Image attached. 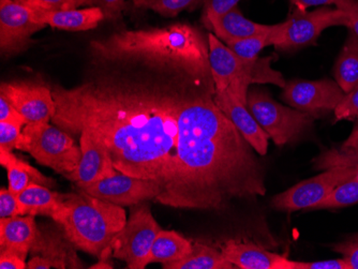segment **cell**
Here are the masks:
<instances>
[{"instance_id":"42","label":"cell","mask_w":358,"mask_h":269,"mask_svg":"<svg viewBox=\"0 0 358 269\" xmlns=\"http://www.w3.org/2000/svg\"><path fill=\"white\" fill-rule=\"evenodd\" d=\"M289 1L292 5L295 6V8L303 10V11H306L308 8L315 7V6H327L331 5V3L335 5L337 3V0H289Z\"/></svg>"},{"instance_id":"13","label":"cell","mask_w":358,"mask_h":269,"mask_svg":"<svg viewBox=\"0 0 358 269\" xmlns=\"http://www.w3.org/2000/svg\"><path fill=\"white\" fill-rule=\"evenodd\" d=\"M78 190L120 206H134L148 200L157 202L162 194V188L158 182L120 172Z\"/></svg>"},{"instance_id":"16","label":"cell","mask_w":358,"mask_h":269,"mask_svg":"<svg viewBox=\"0 0 358 269\" xmlns=\"http://www.w3.org/2000/svg\"><path fill=\"white\" fill-rule=\"evenodd\" d=\"M223 256L241 269H292V260L249 240H230L220 246Z\"/></svg>"},{"instance_id":"3","label":"cell","mask_w":358,"mask_h":269,"mask_svg":"<svg viewBox=\"0 0 358 269\" xmlns=\"http://www.w3.org/2000/svg\"><path fill=\"white\" fill-rule=\"evenodd\" d=\"M96 59L106 64L150 68L208 69V40L187 24L124 30L90 43Z\"/></svg>"},{"instance_id":"35","label":"cell","mask_w":358,"mask_h":269,"mask_svg":"<svg viewBox=\"0 0 358 269\" xmlns=\"http://www.w3.org/2000/svg\"><path fill=\"white\" fill-rule=\"evenodd\" d=\"M331 248L343 256L351 269H358V234L352 235L343 242H337Z\"/></svg>"},{"instance_id":"18","label":"cell","mask_w":358,"mask_h":269,"mask_svg":"<svg viewBox=\"0 0 358 269\" xmlns=\"http://www.w3.org/2000/svg\"><path fill=\"white\" fill-rule=\"evenodd\" d=\"M39 230L35 216H15L0 220V249L11 251L25 260L37 240Z\"/></svg>"},{"instance_id":"43","label":"cell","mask_w":358,"mask_h":269,"mask_svg":"<svg viewBox=\"0 0 358 269\" xmlns=\"http://www.w3.org/2000/svg\"><path fill=\"white\" fill-rule=\"evenodd\" d=\"M339 150H343V152H348V150L358 152V124L354 126L353 131H352L349 138L345 140V143L343 144V146Z\"/></svg>"},{"instance_id":"5","label":"cell","mask_w":358,"mask_h":269,"mask_svg":"<svg viewBox=\"0 0 358 269\" xmlns=\"http://www.w3.org/2000/svg\"><path fill=\"white\" fill-rule=\"evenodd\" d=\"M16 150L29 152L40 164L64 176L74 172L82 158L80 147L68 132L48 122L26 124Z\"/></svg>"},{"instance_id":"37","label":"cell","mask_w":358,"mask_h":269,"mask_svg":"<svg viewBox=\"0 0 358 269\" xmlns=\"http://www.w3.org/2000/svg\"><path fill=\"white\" fill-rule=\"evenodd\" d=\"M292 269H351L345 259L317 261V262H297L292 261Z\"/></svg>"},{"instance_id":"11","label":"cell","mask_w":358,"mask_h":269,"mask_svg":"<svg viewBox=\"0 0 358 269\" xmlns=\"http://www.w3.org/2000/svg\"><path fill=\"white\" fill-rule=\"evenodd\" d=\"M46 27L36 21L34 10L16 0H0V49L5 56L23 53L31 36Z\"/></svg>"},{"instance_id":"46","label":"cell","mask_w":358,"mask_h":269,"mask_svg":"<svg viewBox=\"0 0 358 269\" xmlns=\"http://www.w3.org/2000/svg\"><path fill=\"white\" fill-rule=\"evenodd\" d=\"M16 1H19V3H20V0H16Z\"/></svg>"},{"instance_id":"23","label":"cell","mask_w":358,"mask_h":269,"mask_svg":"<svg viewBox=\"0 0 358 269\" xmlns=\"http://www.w3.org/2000/svg\"><path fill=\"white\" fill-rule=\"evenodd\" d=\"M192 242L174 231L161 230L145 261V267L152 263H161L162 266L178 262L190 256L193 251Z\"/></svg>"},{"instance_id":"17","label":"cell","mask_w":358,"mask_h":269,"mask_svg":"<svg viewBox=\"0 0 358 269\" xmlns=\"http://www.w3.org/2000/svg\"><path fill=\"white\" fill-rule=\"evenodd\" d=\"M214 100L223 113L235 124L241 136L246 138L251 147L257 154L265 156L268 148V134L259 126L247 106L235 99L227 90L215 92Z\"/></svg>"},{"instance_id":"6","label":"cell","mask_w":358,"mask_h":269,"mask_svg":"<svg viewBox=\"0 0 358 269\" xmlns=\"http://www.w3.org/2000/svg\"><path fill=\"white\" fill-rule=\"evenodd\" d=\"M247 108L275 145L283 146L307 131L315 116L282 106L262 89L248 92Z\"/></svg>"},{"instance_id":"4","label":"cell","mask_w":358,"mask_h":269,"mask_svg":"<svg viewBox=\"0 0 358 269\" xmlns=\"http://www.w3.org/2000/svg\"><path fill=\"white\" fill-rule=\"evenodd\" d=\"M56 222L74 247L99 258L124 228L127 217L120 205L78 190V194H67L64 212Z\"/></svg>"},{"instance_id":"30","label":"cell","mask_w":358,"mask_h":269,"mask_svg":"<svg viewBox=\"0 0 358 269\" xmlns=\"http://www.w3.org/2000/svg\"><path fill=\"white\" fill-rule=\"evenodd\" d=\"M355 162H358V152L331 150L322 154L315 161V166L320 170H327L334 166H352Z\"/></svg>"},{"instance_id":"34","label":"cell","mask_w":358,"mask_h":269,"mask_svg":"<svg viewBox=\"0 0 358 269\" xmlns=\"http://www.w3.org/2000/svg\"><path fill=\"white\" fill-rule=\"evenodd\" d=\"M239 1L241 0H206L203 14V22L206 27L213 20L230 11L235 6H238Z\"/></svg>"},{"instance_id":"32","label":"cell","mask_w":358,"mask_h":269,"mask_svg":"<svg viewBox=\"0 0 358 269\" xmlns=\"http://www.w3.org/2000/svg\"><path fill=\"white\" fill-rule=\"evenodd\" d=\"M25 124L21 122H0V150L12 152L17 147Z\"/></svg>"},{"instance_id":"25","label":"cell","mask_w":358,"mask_h":269,"mask_svg":"<svg viewBox=\"0 0 358 269\" xmlns=\"http://www.w3.org/2000/svg\"><path fill=\"white\" fill-rule=\"evenodd\" d=\"M334 76L345 94L358 84V37L353 30L350 29L343 50L336 60Z\"/></svg>"},{"instance_id":"2","label":"cell","mask_w":358,"mask_h":269,"mask_svg":"<svg viewBox=\"0 0 358 269\" xmlns=\"http://www.w3.org/2000/svg\"><path fill=\"white\" fill-rule=\"evenodd\" d=\"M215 83L195 90L179 115L178 159L166 206L220 210L266 194L250 144L214 100Z\"/></svg>"},{"instance_id":"24","label":"cell","mask_w":358,"mask_h":269,"mask_svg":"<svg viewBox=\"0 0 358 269\" xmlns=\"http://www.w3.org/2000/svg\"><path fill=\"white\" fill-rule=\"evenodd\" d=\"M46 232L42 234L39 231L37 240L32 246L31 252L40 253L51 263L54 268H83V265L76 258L73 249L69 248L59 236H52Z\"/></svg>"},{"instance_id":"26","label":"cell","mask_w":358,"mask_h":269,"mask_svg":"<svg viewBox=\"0 0 358 269\" xmlns=\"http://www.w3.org/2000/svg\"><path fill=\"white\" fill-rule=\"evenodd\" d=\"M192 253L184 260L178 262L164 265V269H233L232 263L229 262L223 256L221 250L193 242Z\"/></svg>"},{"instance_id":"8","label":"cell","mask_w":358,"mask_h":269,"mask_svg":"<svg viewBox=\"0 0 358 269\" xmlns=\"http://www.w3.org/2000/svg\"><path fill=\"white\" fill-rule=\"evenodd\" d=\"M358 175L357 166H334L320 175L303 180L271 200V208L281 212H299L311 208L327 198L336 187Z\"/></svg>"},{"instance_id":"36","label":"cell","mask_w":358,"mask_h":269,"mask_svg":"<svg viewBox=\"0 0 358 269\" xmlns=\"http://www.w3.org/2000/svg\"><path fill=\"white\" fill-rule=\"evenodd\" d=\"M15 216H22L17 196L9 188H3L0 190V217L10 218Z\"/></svg>"},{"instance_id":"7","label":"cell","mask_w":358,"mask_h":269,"mask_svg":"<svg viewBox=\"0 0 358 269\" xmlns=\"http://www.w3.org/2000/svg\"><path fill=\"white\" fill-rule=\"evenodd\" d=\"M162 230L146 204L134 205L130 217L113 240V256L130 269H144L157 235Z\"/></svg>"},{"instance_id":"31","label":"cell","mask_w":358,"mask_h":269,"mask_svg":"<svg viewBox=\"0 0 358 269\" xmlns=\"http://www.w3.org/2000/svg\"><path fill=\"white\" fill-rule=\"evenodd\" d=\"M20 3L31 9L57 11V10L78 9L84 6L90 7L92 0H20Z\"/></svg>"},{"instance_id":"27","label":"cell","mask_w":358,"mask_h":269,"mask_svg":"<svg viewBox=\"0 0 358 269\" xmlns=\"http://www.w3.org/2000/svg\"><path fill=\"white\" fill-rule=\"evenodd\" d=\"M279 26H280V24L273 25L271 29L267 33L247 38V39L237 40V41L227 43V46L243 62V65L246 66L252 72L255 62L259 59V52L265 49L266 46L273 45V43H275Z\"/></svg>"},{"instance_id":"21","label":"cell","mask_w":358,"mask_h":269,"mask_svg":"<svg viewBox=\"0 0 358 269\" xmlns=\"http://www.w3.org/2000/svg\"><path fill=\"white\" fill-rule=\"evenodd\" d=\"M273 26L262 25L243 17L238 6L208 24L207 28L214 30L215 36L225 43L247 39L255 36L262 35L271 29Z\"/></svg>"},{"instance_id":"44","label":"cell","mask_w":358,"mask_h":269,"mask_svg":"<svg viewBox=\"0 0 358 269\" xmlns=\"http://www.w3.org/2000/svg\"><path fill=\"white\" fill-rule=\"evenodd\" d=\"M113 252L112 246L106 248L103 252L101 253V256H99L100 260L99 262L96 263V264L92 265L90 268L92 269H98V268H113V264L110 262V253Z\"/></svg>"},{"instance_id":"20","label":"cell","mask_w":358,"mask_h":269,"mask_svg":"<svg viewBox=\"0 0 358 269\" xmlns=\"http://www.w3.org/2000/svg\"><path fill=\"white\" fill-rule=\"evenodd\" d=\"M21 206L22 216H46L57 221L64 210L67 194L52 191L41 184H31L16 194Z\"/></svg>"},{"instance_id":"10","label":"cell","mask_w":358,"mask_h":269,"mask_svg":"<svg viewBox=\"0 0 358 269\" xmlns=\"http://www.w3.org/2000/svg\"><path fill=\"white\" fill-rule=\"evenodd\" d=\"M209 65L217 92H230L235 99L247 106L248 88L252 84V72L243 65L234 52L213 34H209Z\"/></svg>"},{"instance_id":"40","label":"cell","mask_w":358,"mask_h":269,"mask_svg":"<svg viewBox=\"0 0 358 269\" xmlns=\"http://www.w3.org/2000/svg\"><path fill=\"white\" fill-rule=\"evenodd\" d=\"M0 122H21L25 126L27 124L25 118L1 94H0Z\"/></svg>"},{"instance_id":"38","label":"cell","mask_w":358,"mask_h":269,"mask_svg":"<svg viewBox=\"0 0 358 269\" xmlns=\"http://www.w3.org/2000/svg\"><path fill=\"white\" fill-rule=\"evenodd\" d=\"M126 0H92L90 7H98L103 11L106 20L120 19Z\"/></svg>"},{"instance_id":"45","label":"cell","mask_w":358,"mask_h":269,"mask_svg":"<svg viewBox=\"0 0 358 269\" xmlns=\"http://www.w3.org/2000/svg\"><path fill=\"white\" fill-rule=\"evenodd\" d=\"M27 268L29 269H50L53 268L51 263L48 262L43 256H34L29 262L27 263Z\"/></svg>"},{"instance_id":"15","label":"cell","mask_w":358,"mask_h":269,"mask_svg":"<svg viewBox=\"0 0 358 269\" xmlns=\"http://www.w3.org/2000/svg\"><path fill=\"white\" fill-rule=\"evenodd\" d=\"M78 136L82 158L76 170L64 177L74 182L76 188H82L115 175L118 170L113 166L108 150L99 140L86 130Z\"/></svg>"},{"instance_id":"33","label":"cell","mask_w":358,"mask_h":269,"mask_svg":"<svg viewBox=\"0 0 358 269\" xmlns=\"http://www.w3.org/2000/svg\"><path fill=\"white\" fill-rule=\"evenodd\" d=\"M334 113L337 122L358 118V84L345 94V97L334 110Z\"/></svg>"},{"instance_id":"39","label":"cell","mask_w":358,"mask_h":269,"mask_svg":"<svg viewBox=\"0 0 358 269\" xmlns=\"http://www.w3.org/2000/svg\"><path fill=\"white\" fill-rule=\"evenodd\" d=\"M336 8L345 12L350 22L349 29L358 37V0H337Z\"/></svg>"},{"instance_id":"41","label":"cell","mask_w":358,"mask_h":269,"mask_svg":"<svg viewBox=\"0 0 358 269\" xmlns=\"http://www.w3.org/2000/svg\"><path fill=\"white\" fill-rule=\"evenodd\" d=\"M0 268L25 269L27 268V264L24 259L15 253L8 250H0Z\"/></svg>"},{"instance_id":"19","label":"cell","mask_w":358,"mask_h":269,"mask_svg":"<svg viewBox=\"0 0 358 269\" xmlns=\"http://www.w3.org/2000/svg\"><path fill=\"white\" fill-rule=\"evenodd\" d=\"M34 10L35 20L44 25H50L58 29L69 31H83L94 29L100 22L106 19L103 11L98 7H87L84 9Z\"/></svg>"},{"instance_id":"1","label":"cell","mask_w":358,"mask_h":269,"mask_svg":"<svg viewBox=\"0 0 358 269\" xmlns=\"http://www.w3.org/2000/svg\"><path fill=\"white\" fill-rule=\"evenodd\" d=\"M144 67V73L98 76L72 88L52 87V122L68 133H92L118 172L154 180L166 205L178 159L179 115L210 69Z\"/></svg>"},{"instance_id":"22","label":"cell","mask_w":358,"mask_h":269,"mask_svg":"<svg viewBox=\"0 0 358 269\" xmlns=\"http://www.w3.org/2000/svg\"><path fill=\"white\" fill-rule=\"evenodd\" d=\"M0 164L7 170L9 189L13 194H17L31 184L53 188L55 180L46 177L37 168L20 159L11 152L0 150Z\"/></svg>"},{"instance_id":"9","label":"cell","mask_w":358,"mask_h":269,"mask_svg":"<svg viewBox=\"0 0 358 269\" xmlns=\"http://www.w3.org/2000/svg\"><path fill=\"white\" fill-rule=\"evenodd\" d=\"M285 23L282 38L275 46L279 51H296L306 46L315 45L324 30L333 26L350 27L345 12L338 8L327 7L310 12L295 8Z\"/></svg>"},{"instance_id":"12","label":"cell","mask_w":358,"mask_h":269,"mask_svg":"<svg viewBox=\"0 0 358 269\" xmlns=\"http://www.w3.org/2000/svg\"><path fill=\"white\" fill-rule=\"evenodd\" d=\"M345 94L336 81H306L299 78L285 84L281 98L291 108L317 118L331 110L334 112Z\"/></svg>"},{"instance_id":"14","label":"cell","mask_w":358,"mask_h":269,"mask_svg":"<svg viewBox=\"0 0 358 269\" xmlns=\"http://www.w3.org/2000/svg\"><path fill=\"white\" fill-rule=\"evenodd\" d=\"M0 94L3 96L28 124L48 122L56 113V102L52 87L30 81L1 83Z\"/></svg>"},{"instance_id":"28","label":"cell","mask_w":358,"mask_h":269,"mask_svg":"<svg viewBox=\"0 0 358 269\" xmlns=\"http://www.w3.org/2000/svg\"><path fill=\"white\" fill-rule=\"evenodd\" d=\"M358 203V175L340 184L333 191L315 205L313 210H333L347 208Z\"/></svg>"},{"instance_id":"29","label":"cell","mask_w":358,"mask_h":269,"mask_svg":"<svg viewBox=\"0 0 358 269\" xmlns=\"http://www.w3.org/2000/svg\"><path fill=\"white\" fill-rule=\"evenodd\" d=\"M141 9L152 10L164 17H173L187 10L194 9L206 0H132Z\"/></svg>"}]
</instances>
